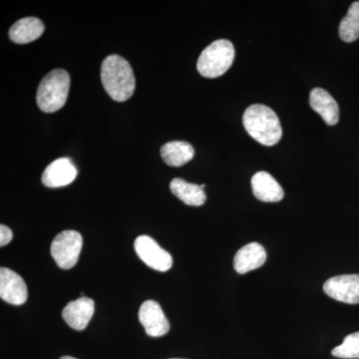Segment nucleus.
Instances as JSON below:
<instances>
[{
	"label": "nucleus",
	"instance_id": "obj_20",
	"mask_svg": "<svg viewBox=\"0 0 359 359\" xmlns=\"http://www.w3.org/2000/svg\"><path fill=\"white\" fill-rule=\"evenodd\" d=\"M13 233L8 226L1 224L0 226V245L4 247V245H8L9 243L13 241Z\"/></svg>",
	"mask_w": 359,
	"mask_h": 359
},
{
	"label": "nucleus",
	"instance_id": "obj_12",
	"mask_svg": "<svg viewBox=\"0 0 359 359\" xmlns=\"http://www.w3.org/2000/svg\"><path fill=\"white\" fill-rule=\"evenodd\" d=\"M252 189L255 197L264 203L280 202L285 196L282 186L268 172H257L252 176Z\"/></svg>",
	"mask_w": 359,
	"mask_h": 359
},
{
	"label": "nucleus",
	"instance_id": "obj_7",
	"mask_svg": "<svg viewBox=\"0 0 359 359\" xmlns=\"http://www.w3.org/2000/svg\"><path fill=\"white\" fill-rule=\"evenodd\" d=\"M328 297L344 304H359V275L334 276L323 285Z\"/></svg>",
	"mask_w": 359,
	"mask_h": 359
},
{
	"label": "nucleus",
	"instance_id": "obj_1",
	"mask_svg": "<svg viewBox=\"0 0 359 359\" xmlns=\"http://www.w3.org/2000/svg\"><path fill=\"white\" fill-rule=\"evenodd\" d=\"M101 80L104 88L113 100L124 102L133 95L136 81L133 69L126 59L110 55L101 65Z\"/></svg>",
	"mask_w": 359,
	"mask_h": 359
},
{
	"label": "nucleus",
	"instance_id": "obj_2",
	"mask_svg": "<svg viewBox=\"0 0 359 359\" xmlns=\"http://www.w3.org/2000/svg\"><path fill=\"white\" fill-rule=\"evenodd\" d=\"M245 129L252 139L262 145H276L282 138L283 129L275 111L268 106L255 104L243 116Z\"/></svg>",
	"mask_w": 359,
	"mask_h": 359
},
{
	"label": "nucleus",
	"instance_id": "obj_4",
	"mask_svg": "<svg viewBox=\"0 0 359 359\" xmlns=\"http://www.w3.org/2000/svg\"><path fill=\"white\" fill-rule=\"evenodd\" d=\"M236 52L233 45L226 39L212 42L201 53L197 69L202 76L217 78L222 76L233 65Z\"/></svg>",
	"mask_w": 359,
	"mask_h": 359
},
{
	"label": "nucleus",
	"instance_id": "obj_19",
	"mask_svg": "<svg viewBox=\"0 0 359 359\" xmlns=\"http://www.w3.org/2000/svg\"><path fill=\"white\" fill-rule=\"evenodd\" d=\"M332 354L339 358H359V332L347 335L340 346L332 349Z\"/></svg>",
	"mask_w": 359,
	"mask_h": 359
},
{
	"label": "nucleus",
	"instance_id": "obj_6",
	"mask_svg": "<svg viewBox=\"0 0 359 359\" xmlns=\"http://www.w3.org/2000/svg\"><path fill=\"white\" fill-rule=\"evenodd\" d=\"M134 249L136 254L151 269L155 271H169L173 266V257L162 249L158 243L149 236H140L135 240Z\"/></svg>",
	"mask_w": 359,
	"mask_h": 359
},
{
	"label": "nucleus",
	"instance_id": "obj_14",
	"mask_svg": "<svg viewBox=\"0 0 359 359\" xmlns=\"http://www.w3.org/2000/svg\"><path fill=\"white\" fill-rule=\"evenodd\" d=\"M311 107L321 116L328 126H334L339 120V107L327 91L321 88L311 90L309 95Z\"/></svg>",
	"mask_w": 359,
	"mask_h": 359
},
{
	"label": "nucleus",
	"instance_id": "obj_3",
	"mask_svg": "<svg viewBox=\"0 0 359 359\" xmlns=\"http://www.w3.org/2000/svg\"><path fill=\"white\" fill-rule=\"evenodd\" d=\"M70 89V76L65 70L54 69L40 82L36 102L45 113L60 110L67 101Z\"/></svg>",
	"mask_w": 359,
	"mask_h": 359
},
{
	"label": "nucleus",
	"instance_id": "obj_17",
	"mask_svg": "<svg viewBox=\"0 0 359 359\" xmlns=\"http://www.w3.org/2000/svg\"><path fill=\"white\" fill-rule=\"evenodd\" d=\"M170 189L178 199L188 205L199 207V205H204L205 200H207L204 189L202 187L196 185V184L188 183L183 179L172 180L171 183H170Z\"/></svg>",
	"mask_w": 359,
	"mask_h": 359
},
{
	"label": "nucleus",
	"instance_id": "obj_22",
	"mask_svg": "<svg viewBox=\"0 0 359 359\" xmlns=\"http://www.w3.org/2000/svg\"><path fill=\"white\" fill-rule=\"evenodd\" d=\"M171 359H181V358H171Z\"/></svg>",
	"mask_w": 359,
	"mask_h": 359
},
{
	"label": "nucleus",
	"instance_id": "obj_18",
	"mask_svg": "<svg viewBox=\"0 0 359 359\" xmlns=\"http://www.w3.org/2000/svg\"><path fill=\"white\" fill-rule=\"evenodd\" d=\"M339 36L347 43L359 39V2H353L339 25Z\"/></svg>",
	"mask_w": 359,
	"mask_h": 359
},
{
	"label": "nucleus",
	"instance_id": "obj_21",
	"mask_svg": "<svg viewBox=\"0 0 359 359\" xmlns=\"http://www.w3.org/2000/svg\"><path fill=\"white\" fill-rule=\"evenodd\" d=\"M60 359H77L74 358H71V356H62Z\"/></svg>",
	"mask_w": 359,
	"mask_h": 359
},
{
	"label": "nucleus",
	"instance_id": "obj_8",
	"mask_svg": "<svg viewBox=\"0 0 359 359\" xmlns=\"http://www.w3.org/2000/svg\"><path fill=\"white\" fill-rule=\"evenodd\" d=\"M139 320L149 337H160L170 330L169 320L157 302L146 301L139 309Z\"/></svg>",
	"mask_w": 359,
	"mask_h": 359
},
{
	"label": "nucleus",
	"instance_id": "obj_13",
	"mask_svg": "<svg viewBox=\"0 0 359 359\" xmlns=\"http://www.w3.org/2000/svg\"><path fill=\"white\" fill-rule=\"evenodd\" d=\"M266 261V252L263 245L250 243L238 250L233 259V268L240 275L261 268Z\"/></svg>",
	"mask_w": 359,
	"mask_h": 359
},
{
	"label": "nucleus",
	"instance_id": "obj_5",
	"mask_svg": "<svg viewBox=\"0 0 359 359\" xmlns=\"http://www.w3.org/2000/svg\"><path fill=\"white\" fill-rule=\"evenodd\" d=\"M82 245H83V238L78 231H63L52 241L51 256L59 268L72 269L79 259Z\"/></svg>",
	"mask_w": 359,
	"mask_h": 359
},
{
	"label": "nucleus",
	"instance_id": "obj_10",
	"mask_svg": "<svg viewBox=\"0 0 359 359\" xmlns=\"http://www.w3.org/2000/svg\"><path fill=\"white\" fill-rule=\"evenodd\" d=\"M77 169L69 158H60L50 163L42 174V184L48 188H61L72 183Z\"/></svg>",
	"mask_w": 359,
	"mask_h": 359
},
{
	"label": "nucleus",
	"instance_id": "obj_9",
	"mask_svg": "<svg viewBox=\"0 0 359 359\" xmlns=\"http://www.w3.org/2000/svg\"><path fill=\"white\" fill-rule=\"evenodd\" d=\"M0 297L13 306H21L27 301L28 290L25 280L7 268L0 269Z\"/></svg>",
	"mask_w": 359,
	"mask_h": 359
},
{
	"label": "nucleus",
	"instance_id": "obj_15",
	"mask_svg": "<svg viewBox=\"0 0 359 359\" xmlns=\"http://www.w3.org/2000/svg\"><path fill=\"white\" fill-rule=\"evenodd\" d=\"M44 32V25L39 18H26L14 23L9 29V37L18 44L30 43Z\"/></svg>",
	"mask_w": 359,
	"mask_h": 359
},
{
	"label": "nucleus",
	"instance_id": "obj_16",
	"mask_svg": "<svg viewBox=\"0 0 359 359\" xmlns=\"http://www.w3.org/2000/svg\"><path fill=\"white\" fill-rule=\"evenodd\" d=\"M195 155V150L190 143L185 141L168 142L161 148V156L167 165L181 167L190 162Z\"/></svg>",
	"mask_w": 359,
	"mask_h": 359
},
{
	"label": "nucleus",
	"instance_id": "obj_11",
	"mask_svg": "<svg viewBox=\"0 0 359 359\" xmlns=\"http://www.w3.org/2000/svg\"><path fill=\"white\" fill-rule=\"evenodd\" d=\"M94 309L95 304L93 299L80 297L65 306L62 311L63 320L73 330H84L93 316Z\"/></svg>",
	"mask_w": 359,
	"mask_h": 359
}]
</instances>
